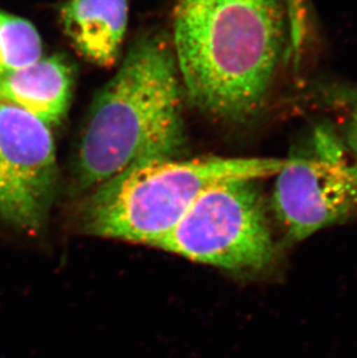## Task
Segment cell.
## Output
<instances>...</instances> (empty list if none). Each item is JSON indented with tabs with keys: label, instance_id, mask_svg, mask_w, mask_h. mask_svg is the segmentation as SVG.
<instances>
[{
	"label": "cell",
	"instance_id": "1",
	"mask_svg": "<svg viewBox=\"0 0 357 358\" xmlns=\"http://www.w3.org/2000/svg\"><path fill=\"white\" fill-rule=\"evenodd\" d=\"M286 43L284 0H176L172 49L182 90L213 119L243 123L261 112Z\"/></svg>",
	"mask_w": 357,
	"mask_h": 358
},
{
	"label": "cell",
	"instance_id": "2",
	"mask_svg": "<svg viewBox=\"0 0 357 358\" xmlns=\"http://www.w3.org/2000/svg\"><path fill=\"white\" fill-rule=\"evenodd\" d=\"M182 92L172 45L158 33L136 38L88 113L78 146V185L91 189L128 169L178 159Z\"/></svg>",
	"mask_w": 357,
	"mask_h": 358
},
{
	"label": "cell",
	"instance_id": "3",
	"mask_svg": "<svg viewBox=\"0 0 357 358\" xmlns=\"http://www.w3.org/2000/svg\"><path fill=\"white\" fill-rule=\"evenodd\" d=\"M286 159L222 158L150 162L94 188L81 211L88 234L155 247L203 194L222 183L276 176Z\"/></svg>",
	"mask_w": 357,
	"mask_h": 358
},
{
	"label": "cell",
	"instance_id": "4",
	"mask_svg": "<svg viewBox=\"0 0 357 358\" xmlns=\"http://www.w3.org/2000/svg\"><path fill=\"white\" fill-rule=\"evenodd\" d=\"M258 182L238 180L208 190L155 248L226 271L267 267L275 250Z\"/></svg>",
	"mask_w": 357,
	"mask_h": 358
},
{
	"label": "cell",
	"instance_id": "5",
	"mask_svg": "<svg viewBox=\"0 0 357 358\" xmlns=\"http://www.w3.org/2000/svg\"><path fill=\"white\" fill-rule=\"evenodd\" d=\"M357 206V164L333 132L318 128L276 174L270 206L286 238L300 241L346 220Z\"/></svg>",
	"mask_w": 357,
	"mask_h": 358
},
{
	"label": "cell",
	"instance_id": "6",
	"mask_svg": "<svg viewBox=\"0 0 357 358\" xmlns=\"http://www.w3.org/2000/svg\"><path fill=\"white\" fill-rule=\"evenodd\" d=\"M57 179L50 127L0 102V217L28 234L40 230Z\"/></svg>",
	"mask_w": 357,
	"mask_h": 358
},
{
	"label": "cell",
	"instance_id": "7",
	"mask_svg": "<svg viewBox=\"0 0 357 358\" xmlns=\"http://www.w3.org/2000/svg\"><path fill=\"white\" fill-rule=\"evenodd\" d=\"M74 70L54 55L42 57L17 71L0 76V102L29 113L46 124L61 123L74 91Z\"/></svg>",
	"mask_w": 357,
	"mask_h": 358
},
{
	"label": "cell",
	"instance_id": "8",
	"mask_svg": "<svg viewBox=\"0 0 357 358\" xmlns=\"http://www.w3.org/2000/svg\"><path fill=\"white\" fill-rule=\"evenodd\" d=\"M128 19V0H66L59 10L62 28L74 49L104 68L118 61Z\"/></svg>",
	"mask_w": 357,
	"mask_h": 358
},
{
	"label": "cell",
	"instance_id": "9",
	"mask_svg": "<svg viewBox=\"0 0 357 358\" xmlns=\"http://www.w3.org/2000/svg\"><path fill=\"white\" fill-rule=\"evenodd\" d=\"M42 55L43 44L34 24L0 10V76L27 66Z\"/></svg>",
	"mask_w": 357,
	"mask_h": 358
},
{
	"label": "cell",
	"instance_id": "10",
	"mask_svg": "<svg viewBox=\"0 0 357 358\" xmlns=\"http://www.w3.org/2000/svg\"><path fill=\"white\" fill-rule=\"evenodd\" d=\"M284 5L289 28V55L298 63L309 31V0H284Z\"/></svg>",
	"mask_w": 357,
	"mask_h": 358
},
{
	"label": "cell",
	"instance_id": "11",
	"mask_svg": "<svg viewBox=\"0 0 357 358\" xmlns=\"http://www.w3.org/2000/svg\"><path fill=\"white\" fill-rule=\"evenodd\" d=\"M349 143L355 155V162L357 164V109L351 121V130H349Z\"/></svg>",
	"mask_w": 357,
	"mask_h": 358
}]
</instances>
